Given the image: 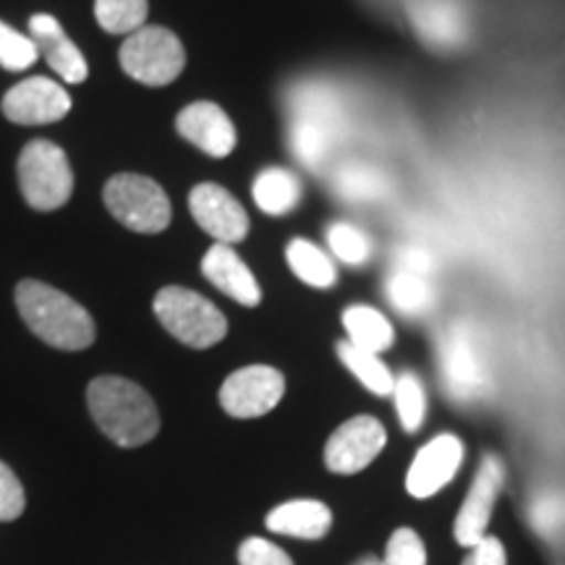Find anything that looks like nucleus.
Here are the masks:
<instances>
[{
    "mask_svg": "<svg viewBox=\"0 0 565 565\" xmlns=\"http://www.w3.org/2000/svg\"><path fill=\"white\" fill-rule=\"evenodd\" d=\"M291 150L309 171H317L338 141H343L349 113L341 92L328 82H301L291 95Z\"/></svg>",
    "mask_w": 565,
    "mask_h": 565,
    "instance_id": "1",
    "label": "nucleus"
},
{
    "mask_svg": "<svg viewBox=\"0 0 565 565\" xmlns=\"http://www.w3.org/2000/svg\"><path fill=\"white\" fill-rule=\"evenodd\" d=\"M89 414L105 437L121 448H139L160 429L154 401L137 383L124 377H97L87 387Z\"/></svg>",
    "mask_w": 565,
    "mask_h": 565,
    "instance_id": "2",
    "label": "nucleus"
},
{
    "mask_svg": "<svg viewBox=\"0 0 565 565\" xmlns=\"http://www.w3.org/2000/svg\"><path fill=\"white\" fill-rule=\"evenodd\" d=\"M17 307L32 333L53 349L82 351L95 343V320L87 309L47 282L21 280Z\"/></svg>",
    "mask_w": 565,
    "mask_h": 565,
    "instance_id": "3",
    "label": "nucleus"
},
{
    "mask_svg": "<svg viewBox=\"0 0 565 565\" xmlns=\"http://www.w3.org/2000/svg\"><path fill=\"white\" fill-rule=\"evenodd\" d=\"M152 307L162 328L189 349H210L228 333L221 309L189 288L166 286L154 296Z\"/></svg>",
    "mask_w": 565,
    "mask_h": 565,
    "instance_id": "4",
    "label": "nucleus"
},
{
    "mask_svg": "<svg viewBox=\"0 0 565 565\" xmlns=\"http://www.w3.org/2000/svg\"><path fill=\"white\" fill-rule=\"evenodd\" d=\"M19 186L34 210L63 207L74 194V173L66 152L47 139L30 141L19 154Z\"/></svg>",
    "mask_w": 565,
    "mask_h": 565,
    "instance_id": "5",
    "label": "nucleus"
},
{
    "mask_svg": "<svg viewBox=\"0 0 565 565\" xmlns=\"http://www.w3.org/2000/svg\"><path fill=\"white\" fill-rule=\"evenodd\" d=\"M105 207L118 223L137 233H160L171 223V200L158 181L137 173L113 175L105 183Z\"/></svg>",
    "mask_w": 565,
    "mask_h": 565,
    "instance_id": "6",
    "label": "nucleus"
},
{
    "mask_svg": "<svg viewBox=\"0 0 565 565\" xmlns=\"http://www.w3.org/2000/svg\"><path fill=\"white\" fill-rule=\"evenodd\" d=\"M186 66V51L171 30L141 26L121 45V68L147 87H166Z\"/></svg>",
    "mask_w": 565,
    "mask_h": 565,
    "instance_id": "7",
    "label": "nucleus"
},
{
    "mask_svg": "<svg viewBox=\"0 0 565 565\" xmlns=\"http://www.w3.org/2000/svg\"><path fill=\"white\" fill-rule=\"evenodd\" d=\"M440 374L445 391L456 401H477L490 387L484 353L479 349L475 333L466 324H454L440 338Z\"/></svg>",
    "mask_w": 565,
    "mask_h": 565,
    "instance_id": "8",
    "label": "nucleus"
},
{
    "mask_svg": "<svg viewBox=\"0 0 565 565\" xmlns=\"http://www.w3.org/2000/svg\"><path fill=\"white\" fill-rule=\"evenodd\" d=\"M286 393V380L275 366L252 364L233 372L221 387V406L236 419H257L270 414Z\"/></svg>",
    "mask_w": 565,
    "mask_h": 565,
    "instance_id": "9",
    "label": "nucleus"
},
{
    "mask_svg": "<svg viewBox=\"0 0 565 565\" xmlns=\"http://www.w3.org/2000/svg\"><path fill=\"white\" fill-rule=\"evenodd\" d=\"M387 433L374 416H353L335 429L324 445V463L335 475H359L383 454Z\"/></svg>",
    "mask_w": 565,
    "mask_h": 565,
    "instance_id": "10",
    "label": "nucleus"
},
{
    "mask_svg": "<svg viewBox=\"0 0 565 565\" xmlns=\"http://www.w3.org/2000/svg\"><path fill=\"white\" fill-rule=\"evenodd\" d=\"M505 482V469L500 463L498 456H484L479 463V471L471 482L469 492L461 511L456 515V542L461 547H475L482 536H487V526H490L494 503H498V494L503 490Z\"/></svg>",
    "mask_w": 565,
    "mask_h": 565,
    "instance_id": "11",
    "label": "nucleus"
},
{
    "mask_svg": "<svg viewBox=\"0 0 565 565\" xmlns=\"http://www.w3.org/2000/svg\"><path fill=\"white\" fill-rule=\"evenodd\" d=\"M189 210L204 233L217 244H238L249 233V215L228 189L217 183H200L189 194Z\"/></svg>",
    "mask_w": 565,
    "mask_h": 565,
    "instance_id": "12",
    "label": "nucleus"
},
{
    "mask_svg": "<svg viewBox=\"0 0 565 565\" xmlns=\"http://www.w3.org/2000/svg\"><path fill=\"white\" fill-rule=\"evenodd\" d=\"M71 110L68 92L47 76H32L19 82L3 97L6 118L21 126L55 124Z\"/></svg>",
    "mask_w": 565,
    "mask_h": 565,
    "instance_id": "13",
    "label": "nucleus"
},
{
    "mask_svg": "<svg viewBox=\"0 0 565 565\" xmlns=\"http://www.w3.org/2000/svg\"><path fill=\"white\" fill-rule=\"evenodd\" d=\"M463 461V443L456 435L443 433L416 454L406 477V490L416 500H427L454 482Z\"/></svg>",
    "mask_w": 565,
    "mask_h": 565,
    "instance_id": "14",
    "label": "nucleus"
},
{
    "mask_svg": "<svg viewBox=\"0 0 565 565\" xmlns=\"http://www.w3.org/2000/svg\"><path fill=\"white\" fill-rule=\"evenodd\" d=\"M175 129L210 158H228L236 150V126L215 103L202 100L186 105L175 118Z\"/></svg>",
    "mask_w": 565,
    "mask_h": 565,
    "instance_id": "15",
    "label": "nucleus"
},
{
    "mask_svg": "<svg viewBox=\"0 0 565 565\" xmlns=\"http://www.w3.org/2000/svg\"><path fill=\"white\" fill-rule=\"evenodd\" d=\"M30 38L34 45H38V53L47 61V66H51L58 76H63V82L82 84L87 79V61H84L82 51L71 42L68 34L63 32L58 19H53L51 13H38V17H32Z\"/></svg>",
    "mask_w": 565,
    "mask_h": 565,
    "instance_id": "16",
    "label": "nucleus"
},
{
    "mask_svg": "<svg viewBox=\"0 0 565 565\" xmlns=\"http://www.w3.org/2000/svg\"><path fill=\"white\" fill-rule=\"evenodd\" d=\"M202 273L217 291L231 296L242 307H257L263 301V288H259L257 278L228 244H215L204 254Z\"/></svg>",
    "mask_w": 565,
    "mask_h": 565,
    "instance_id": "17",
    "label": "nucleus"
},
{
    "mask_svg": "<svg viewBox=\"0 0 565 565\" xmlns=\"http://www.w3.org/2000/svg\"><path fill=\"white\" fill-rule=\"evenodd\" d=\"M412 21L424 42L435 47H456L466 40L469 24L458 0H414Z\"/></svg>",
    "mask_w": 565,
    "mask_h": 565,
    "instance_id": "18",
    "label": "nucleus"
},
{
    "mask_svg": "<svg viewBox=\"0 0 565 565\" xmlns=\"http://www.w3.org/2000/svg\"><path fill=\"white\" fill-rule=\"evenodd\" d=\"M265 526L296 540H322L333 526V513L320 500H288L267 513Z\"/></svg>",
    "mask_w": 565,
    "mask_h": 565,
    "instance_id": "19",
    "label": "nucleus"
},
{
    "mask_svg": "<svg viewBox=\"0 0 565 565\" xmlns=\"http://www.w3.org/2000/svg\"><path fill=\"white\" fill-rule=\"evenodd\" d=\"M345 333H349V343L359 345V349L383 353L393 345L395 330L391 320L383 312L366 303H351L343 312Z\"/></svg>",
    "mask_w": 565,
    "mask_h": 565,
    "instance_id": "20",
    "label": "nucleus"
},
{
    "mask_svg": "<svg viewBox=\"0 0 565 565\" xmlns=\"http://www.w3.org/2000/svg\"><path fill=\"white\" fill-rule=\"evenodd\" d=\"M252 194L257 207L267 212V215H286L301 200V183L286 168H265L254 179Z\"/></svg>",
    "mask_w": 565,
    "mask_h": 565,
    "instance_id": "21",
    "label": "nucleus"
},
{
    "mask_svg": "<svg viewBox=\"0 0 565 565\" xmlns=\"http://www.w3.org/2000/svg\"><path fill=\"white\" fill-rule=\"evenodd\" d=\"M338 359H341V362L349 366V372L370 393L393 395L395 377H393L391 366H387L383 359H380V353L364 351V349H359V345L343 341V343H338Z\"/></svg>",
    "mask_w": 565,
    "mask_h": 565,
    "instance_id": "22",
    "label": "nucleus"
},
{
    "mask_svg": "<svg viewBox=\"0 0 565 565\" xmlns=\"http://www.w3.org/2000/svg\"><path fill=\"white\" fill-rule=\"evenodd\" d=\"M286 259L291 265L296 278H301L312 288H330L335 286L338 273L333 259L324 254L320 246L307 242V238H294L286 249Z\"/></svg>",
    "mask_w": 565,
    "mask_h": 565,
    "instance_id": "23",
    "label": "nucleus"
},
{
    "mask_svg": "<svg viewBox=\"0 0 565 565\" xmlns=\"http://www.w3.org/2000/svg\"><path fill=\"white\" fill-rule=\"evenodd\" d=\"M387 299L401 315L406 317H422L433 312L435 307V288L429 286V280L424 275L408 273V270H395L387 278Z\"/></svg>",
    "mask_w": 565,
    "mask_h": 565,
    "instance_id": "24",
    "label": "nucleus"
},
{
    "mask_svg": "<svg viewBox=\"0 0 565 565\" xmlns=\"http://www.w3.org/2000/svg\"><path fill=\"white\" fill-rule=\"evenodd\" d=\"M335 192L349 202H377L387 192L385 175L364 162H349L335 175Z\"/></svg>",
    "mask_w": 565,
    "mask_h": 565,
    "instance_id": "25",
    "label": "nucleus"
},
{
    "mask_svg": "<svg viewBox=\"0 0 565 565\" xmlns=\"http://www.w3.org/2000/svg\"><path fill=\"white\" fill-rule=\"evenodd\" d=\"M147 0H95L97 24L110 34H134L147 21Z\"/></svg>",
    "mask_w": 565,
    "mask_h": 565,
    "instance_id": "26",
    "label": "nucleus"
},
{
    "mask_svg": "<svg viewBox=\"0 0 565 565\" xmlns=\"http://www.w3.org/2000/svg\"><path fill=\"white\" fill-rule=\"evenodd\" d=\"M393 398L395 408H398L401 427L406 433H419L424 416H427V393H424L422 380L414 372H404L401 377H395Z\"/></svg>",
    "mask_w": 565,
    "mask_h": 565,
    "instance_id": "27",
    "label": "nucleus"
},
{
    "mask_svg": "<svg viewBox=\"0 0 565 565\" xmlns=\"http://www.w3.org/2000/svg\"><path fill=\"white\" fill-rule=\"evenodd\" d=\"M328 244L341 263L356 267L364 265L372 254V242L362 228L351 223H333L328 228Z\"/></svg>",
    "mask_w": 565,
    "mask_h": 565,
    "instance_id": "28",
    "label": "nucleus"
},
{
    "mask_svg": "<svg viewBox=\"0 0 565 565\" xmlns=\"http://www.w3.org/2000/svg\"><path fill=\"white\" fill-rule=\"evenodd\" d=\"M40 53L30 34H21L0 21V66L6 71H24L38 63Z\"/></svg>",
    "mask_w": 565,
    "mask_h": 565,
    "instance_id": "29",
    "label": "nucleus"
},
{
    "mask_svg": "<svg viewBox=\"0 0 565 565\" xmlns=\"http://www.w3.org/2000/svg\"><path fill=\"white\" fill-rule=\"evenodd\" d=\"M380 565H427V547L414 529H395Z\"/></svg>",
    "mask_w": 565,
    "mask_h": 565,
    "instance_id": "30",
    "label": "nucleus"
},
{
    "mask_svg": "<svg viewBox=\"0 0 565 565\" xmlns=\"http://www.w3.org/2000/svg\"><path fill=\"white\" fill-rule=\"evenodd\" d=\"M26 508V494L24 487H21L19 477L13 475L11 466L0 461V521L9 524V521H17Z\"/></svg>",
    "mask_w": 565,
    "mask_h": 565,
    "instance_id": "31",
    "label": "nucleus"
},
{
    "mask_svg": "<svg viewBox=\"0 0 565 565\" xmlns=\"http://www.w3.org/2000/svg\"><path fill=\"white\" fill-rule=\"evenodd\" d=\"M238 565H294V561L275 542H267L263 536H249L238 547Z\"/></svg>",
    "mask_w": 565,
    "mask_h": 565,
    "instance_id": "32",
    "label": "nucleus"
},
{
    "mask_svg": "<svg viewBox=\"0 0 565 565\" xmlns=\"http://www.w3.org/2000/svg\"><path fill=\"white\" fill-rule=\"evenodd\" d=\"M463 565H508L505 547L498 536H482L475 547H469V555L463 557Z\"/></svg>",
    "mask_w": 565,
    "mask_h": 565,
    "instance_id": "33",
    "label": "nucleus"
},
{
    "mask_svg": "<svg viewBox=\"0 0 565 565\" xmlns=\"http://www.w3.org/2000/svg\"><path fill=\"white\" fill-rule=\"evenodd\" d=\"M353 565H380V557H374V555H366V557H362V561H356Z\"/></svg>",
    "mask_w": 565,
    "mask_h": 565,
    "instance_id": "34",
    "label": "nucleus"
}]
</instances>
